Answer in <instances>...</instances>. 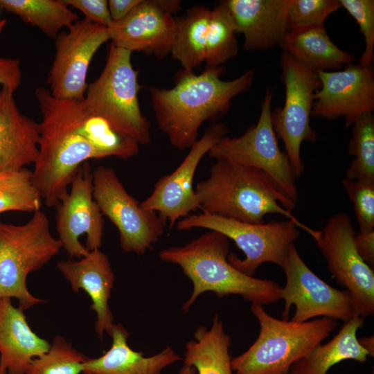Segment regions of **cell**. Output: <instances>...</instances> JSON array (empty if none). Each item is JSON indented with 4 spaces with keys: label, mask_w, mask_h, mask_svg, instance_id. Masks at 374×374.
Returning a JSON list of instances; mask_svg holds the SVG:
<instances>
[{
    "label": "cell",
    "mask_w": 374,
    "mask_h": 374,
    "mask_svg": "<svg viewBox=\"0 0 374 374\" xmlns=\"http://www.w3.org/2000/svg\"><path fill=\"white\" fill-rule=\"evenodd\" d=\"M358 341L361 346L366 349L371 357H373L374 355V338L372 337H364L361 339H358Z\"/></svg>",
    "instance_id": "cell-41"
},
{
    "label": "cell",
    "mask_w": 374,
    "mask_h": 374,
    "mask_svg": "<svg viewBox=\"0 0 374 374\" xmlns=\"http://www.w3.org/2000/svg\"><path fill=\"white\" fill-rule=\"evenodd\" d=\"M57 267L74 292L83 290L90 297L91 310L96 314L95 330L98 337L101 339L105 332L109 335L114 323L109 300L115 276L107 255L96 249L80 260H61Z\"/></svg>",
    "instance_id": "cell-20"
},
{
    "label": "cell",
    "mask_w": 374,
    "mask_h": 374,
    "mask_svg": "<svg viewBox=\"0 0 374 374\" xmlns=\"http://www.w3.org/2000/svg\"><path fill=\"white\" fill-rule=\"evenodd\" d=\"M229 132L228 126L222 123L208 127L178 167L157 180L151 194L140 203V206L157 212L165 222H169L170 227L199 209L193 188L195 172L204 156Z\"/></svg>",
    "instance_id": "cell-16"
},
{
    "label": "cell",
    "mask_w": 374,
    "mask_h": 374,
    "mask_svg": "<svg viewBox=\"0 0 374 374\" xmlns=\"http://www.w3.org/2000/svg\"><path fill=\"white\" fill-rule=\"evenodd\" d=\"M64 337H54L49 349L30 363L26 374H80L87 359Z\"/></svg>",
    "instance_id": "cell-32"
},
{
    "label": "cell",
    "mask_w": 374,
    "mask_h": 374,
    "mask_svg": "<svg viewBox=\"0 0 374 374\" xmlns=\"http://www.w3.org/2000/svg\"><path fill=\"white\" fill-rule=\"evenodd\" d=\"M272 98V91L267 89L258 122L241 136H224L208 154L215 160H228L261 170L284 196L296 204V178L286 153L278 145L271 123Z\"/></svg>",
    "instance_id": "cell-9"
},
{
    "label": "cell",
    "mask_w": 374,
    "mask_h": 374,
    "mask_svg": "<svg viewBox=\"0 0 374 374\" xmlns=\"http://www.w3.org/2000/svg\"><path fill=\"white\" fill-rule=\"evenodd\" d=\"M175 228L180 231L197 228L215 231L232 240L244 253V258L240 259L230 253L228 260L249 276H253L265 262L281 267L290 247L300 235L299 226L289 219L253 224L204 213L190 214L181 219L175 224Z\"/></svg>",
    "instance_id": "cell-8"
},
{
    "label": "cell",
    "mask_w": 374,
    "mask_h": 374,
    "mask_svg": "<svg viewBox=\"0 0 374 374\" xmlns=\"http://www.w3.org/2000/svg\"><path fill=\"white\" fill-rule=\"evenodd\" d=\"M251 310L259 323V335L245 352L231 359L233 374H287L338 324L328 317L304 322L278 319L258 303H251Z\"/></svg>",
    "instance_id": "cell-5"
},
{
    "label": "cell",
    "mask_w": 374,
    "mask_h": 374,
    "mask_svg": "<svg viewBox=\"0 0 374 374\" xmlns=\"http://www.w3.org/2000/svg\"><path fill=\"white\" fill-rule=\"evenodd\" d=\"M178 374H197L194 367L184 364Z\"/></svg>",
    "instance_id": "cell-42"
},
{
    "label": "cell",
    "mask_w": 374,
    "mask_h": 374,
    "mask_svg": "<svg viewBox=\"0 0 374 374\" xmlns=\"http://www.w3.org/2000/svg\"><path fill=\"white\" fill-rule=\"evenodd\" d=\"M142 0H109L108 8L113 22L126 17Z\"/></svg>",
    "instance_id": "cell-39"
},
{
    "label": "cell",
    "mask_w": 374,
    "mask_h": 374,
    "mask_svg": "<svg viewBox=\"0 0 374 374\" xmlns=\"http://www.w3.org/2000/svg\"><path fill=\"white\" fill-rule=\"evenodd\" d=\"M237 31L223 1L212 9L206 44V67H216L235 57L238 52Z\"/></svg>",
    "instance_id": "cell-29"
},
{
    "label": "cell",
    "mask_w": 374,
    "mask_h": 374,
    "mask_svg": "<svg viewBox=\"0 0 374 374\" xmlns=\"http://www.w3.org/2000/svg\"><path fill=\"white\" fill-rule=\"evenodd\" d=\"M21 69L18 59L0 57V85L14 92L19 87Z\"/></svg>",
    "instance_id": "cell-37"
},
{
    "label": "cell",
    "mask_w": 374,
    "mask_h": 374,
    "mask_svg": "<svg viewBox=\"0 0 374 374\" xmlns=\"http://www.w3.org/2000/svg\"><path fill=\"white\" fill-rule=\"evenodd\" d=\"M62 245L51 233L49 220L41 209L25 224L0 220V299H16L23 311L46 301L28 290V274L59 253Z\"/></svg>",
    "instance_id": "cell-6"
},
{
    "label": "cell",
    "mask_w": 374,
    "mask_h": 374,
    "mask_svg": "<svg viewBox=\"0 0 374 374\" xmlns=\"http://www.w3.org/2000/svg\"><path fill=\"white\" fill-rule=\"evenodd\" d=\"M159 5L167 12L173 15L180 10L181 2L177 0H157Z\"/></svg>",
    "instance_id": "cell-40"
},
{
    "label": "cell",
    "mask_w": 374,
    "mask_h": 374,
    "mask_svg": "<svg viewBox=\"0 0 374 374\" xmlns=\"http://www.w3.org/2000/svg\"><path fill=\"white\" fill-rule=\"evenodd\" d=\"M320 87L314 95L311 117L335 120L344 117L346 127L374 110L372 65L353 63L343 70L317 71Z\"/></svg>",
    "instance_id": "cell-17"
},
{
    "label": "cell",
    "mask_w": 374,
    "mask_h": 374,
    "mask_svg": "<svg viewBox=\"0 0 374 374\" xmlns=\"http://www.w3.org/2000/svg\"><path fill=\"white\" fill-rule=\"evenodd\" d=\"M93 195L103 215L117 228L125 252L143 255L164 232L165 222L155 211L144 210L126 190L114 169L93 170Z\"/></svg>",
    "instance_id": "cell-12"
},
{
    "label": "cell",
    "mask_w": 374,
    "mask_h": 374,
    "mask_svg": "<svg viewBox=\"0 0 374 374\" xmlns=\"http://www.w3.org/2000/svg\"><path fill=\"white\" fill-rule=\"evenodd\" d=\"M237 33L244 36L243 48L255 51L281 44L290 30L288 10L290 0L222 1Z\"/></svg>",
    "instance_id": "cell-19"
},
{
    "label": "cell",
    "mask_w": 374,
    "mask_h": 374,
    "mask_svg": "<svg viewBox=\"0 0 374 374\" xmlns=\"http://www.w3.org/2000/svg\"><path fill=\"white\" fill-rule=\"evenodd\" d=\"M364 318L353 317L327 344H319L307 355L296 362L287 374H327L335 364L345 360L366 362L369 355L358 341L357 330Z\"/></svg>",
    "instance_id": "cell-25"
},
{
    "label": "cell",
    "mask_w": 374,
    "mask_h": 374,
    "mask_svg": "<svg viewBox=\"0 0 374 374\" xmlns=\"http://www.w3.org/2000/svg\"><path fill=\"white\" fill-rule=\"evenodd\" d=\"M42 202L32 171L0 172V214L10 211L34 213L40 209Z\"/></svg>",
    "instance_id": "cell-30"
},
{
    "label": "cell",
    "mask_w": 374,
    "mask_h": 374,
    "mask_svg": "<svg viewBox=\"0 0 374 374\" xmlns=\"http://www.w3.org/2000/svg\"><path fill=\"white\" fill-rule=\"evenodd\" d=\"M108 40L107 28L85 19L61 31L55 38V58L47 79L52 96L60 100H84L90 62Z\"/></svg>",
    "instance_id": "cell-14"
},
{
    "label": "cell",
    "mask_w": 374,
    "mask_h": 374,
    "mask_svg": "<svg viewBox=\"0 0 374 374\" xmlns=\"http://www.w3.org/2000/svg\"><path fill=\"white\" fill-rule=\"evenodd\" d=\"M357 251L362 259L372 269L374 266V231L367 233L359 232L355 236Z\"/></svg>",
    "instance_id": "cell-38"
},
{
    "label": "cell",
    "mask_w": 374,
    "mask_h": 374,
    "mask_svg": "<svg viewBox=\"0 0 374 374\" xmlns=\"http://www.w3.org/2000/svg\"><path fill=\"white\" fill-rule=\"evenodd\" d=\"M0 8L54 39L79 19L64 0H0Z\"/></svg>",
    "instance_id": "cell-28"
},
{
    "label": "cell",
    "mask_w": 374,
    "mask_h": 374,
    "mask_svg": "<svg viewBox=\"0 0 374 374\" xmlns=\"http://www.w3.org/2000/svg\"><path fill=\"white\" fill-rule=\"evenodd\" d=\"M280 46L316 73L337 71L355 60L353 55L331 40L323 26L290 29Z\"/></svg>",
    "instance_id": "cell-24"
},
{
    "label": "cell",
    "mask_w": 374,
    "mask_h": 374,
    "mask_svg": "<svg viewBox=\"0 0 374 374\" xmlns=\"http://www.w3.org/2000/svg\"><path fill=\"white\" fill-rule=\"evenodd\" d=\"M109 335V349L99 357L87 358L82 364V374H161L181 359L170 346L149 357L134 350L127 343L130 334L121 323L113 326Z\"/></svg>",
    "instance_id": "cell-22"
},
{
    "label": "cell",
    "mask_w": 374,
    "mask_h": 374,
    "mask_svg": "<svg viewBox=\"0 0 374 374\" xmlns=\"http://www.w3.org/2000/svg\"><path fill=\"white\" fill-rule=\"evenodd\" d=\"M132 52L111 43L105 65L88 84L83 100L91 112L105 119L112 127L139 144L151 142V123L141 112L138 71L131 62Z\"/></svg>",
    "instance_id": "cell-7"
},
{
    "label": "cell",
    "mask_w": 374,
    "mask_h": 374,
    "mask_svg": "<svg viewBox=\"0 0 374 374\" xmlns=\"http://www.w3.org/2000/svg\"><path fill=\"white\" fill-rule=\"evenodd\" d=\"M35 94L42 120L33 180L45 205L55 207L79 168L89 159H104L98 145L96 116L83 100L57 99L44 87Z\"/></svg>",
    "instance_id": "cell-1"
},
{
    "label": "cell",
    "mask_w": 374,
    "mask_h": 374,
    "mask_svg": "<svg viewBox=\"0 0 374 374\" xmlns=\"http://www.w3.org/2000/svg\"><path fill=\"white\" fill-rule=\"evenodd\" d=\"M341 8L339 0H290V29L323 26L325 20Z\"/></svg>",
    "instance_id": "cell-33"
},
{
    "label": "cell",
    "mask_w": 374,
    "mask_h": 374,
    "mask_svg": "<svg viewBox=\"0 0 374 374\" xmlns=\"http://www.w3.org/2000/svg\"><path fill=\"white\" fill-rule=\"evenodd\" d=\"M0 374H8V373L3 367L0 366Z\"/></svg>",
    "instance_id": "cell-44"
},
{
    "label": "cell",
    "mask_w": 374,
    "mask_h": 374,
    "mask_svg": "<svg viewBox=\"0 0 374 374\" xmlns=\"http://www.w3.org/2000/svg\"><path fill=\"white\" fill-rule=\"evenodd\" d=\"M350 201L359 228V232L374 231V180L357 179L341 181Z\"/></svg>",
    "instance_id": "cell-34"
},
{
    "label": "cell",
    "mask_w": 374,
    "mask_h": 374,
    "mask_svg": "<svg viewBox=\"0 0 374 374\" xmlns=\"http://www.w3.org/2000/svg\"><path fill=\"white\" fill-rule=\"evenodd\" d=\"M24 312L11 299H0V366L8 374H26L30 362L51 345L30 328Z\"/></svg>",
    "instance_id": "cell-23"
},
{
    "label": "cell",
    "mask_w": 374,
    "mask_h": 374,
    "mask_svg": "<svg viewBox=\"0 0 374 374\" xmlns=\"http://www.w3.org/2000/svg\"><path fill=\"white\" fill-rule=\"evenodd\" d=\"M282 80L285 88V103L271 114L274 132L285 145L295 178L305 170L301 157L303 141L315 142L317 133L310 125L316 91L320 87L317 73L283 52L280 62Z\"/></svg>",
    "instance_id": "cell-10"
},
{
    "label": "cell",
    "mask_w": 374,
    "mask_h": 374,
    "mask_svg": "<svg viewBox=\"0 0 374 374\" xmlns=\"http://www.w3.org/2000/svg\"><path fill=\"white\" fill-rule=\"evenodd\" d=\"M175 28V18L162 9L157 0H142L107 30L115 46L163 59L171 52Z\"/></svg>",
    "instance_id": "cell-18"
},
{
    "label": "cell",
    "mask_w": 374,
    "mask_h": 374,
    "mask_svg": "<svg viewBox=\"0 0 374 374\" xmlns=\"http://www.w3.org/2000/svg\"><path fill=\"white\" fill-rule=\"evenodd\" d=\"M202 213L260 224L269 214H279L295 222L308 233L292 211L295 204L284 196L272 180L258 169L228 160H216L207 179L195 189Z\"/></svg>",
    "instance_id": "cell-4"
},
{
    "label": "cell",
    "mask_w": 374,
    "mask_h": 374,
    "mask_svg": "<svg viewBox=\"0 0 374 374\" xmlns=\"http://www.w3.org/2000/svg\"><path fill=\"white\" fill-rule=\"evenodd\" d=\"M14 93L0 90V172L34 164L39 154V123L20 112Z\"/></svg>",
    "instance_id": "cell-21"
},
{
    "label": "cell",
    "mask_w": 374,
    "mask_h": 374,
    "mask_svg": "<svg viewBox=\"0 0 374 374\" xmlns=\"http://www.w3.org/2000/svg\"><path fill=\"white\" fill-rule=\"evenodd\" d=\"M71 7L79 10L85 16V19L108 28L112 19L107 0H64Z\"/></svg>",
    "instance_id": "cell-36"
},
{
    "label": "cell",
    "mask_w": 374,
    "mask_h": 374,
    "mask_svg": "<svg viewBox=\"0 0 374 374\" xmlns=\"http://www.w3.org/2000/svg\"><path fill=\"white\" fill-rule=\"evenodd\" d=\"M348 154L354 157L346 172L348 180H374V116L363 115L353 125Z\"/></svg>",
    "instance_id": "cell-31"
},
{
    "label": "cell",
    "mask_w": 374,
    "mask_h": 374,
    "mask_svg": "<svg viewBox=\"0 0 374 374\" xmlns=\"http://www.w3.org/2000/svg\"><path fill=\"white\" fill-rule=\"evenodd\" d=\"M211 13L212 9L196 5L190 8L184 16L175 18V35L170 53L184 70L193 71L204 62Z\"/></svg>",
    "instance_id": "cell-27"
},
{
    "label": "cell",
    "mask_w": 374,
    "mask_h": 374,
    "mask_svg": "<svg viewBox=\"0 0 374 374\" xmlns=\"http://www.w3.org/2000/svg\"><path fill=\"white\" fill-rule=\"evenodd\" d=\"M70 186L55 206L56 229L66 253L82 258L100 248L104 228L103 215L93 195V171L88 162L79 168Z\"/></svg>",
    "instance_id": "cell-15"
},
{
    "label": "cell",
    "mask_w": 374,
    "mask_h": 374,
    "mask_svg": "<svg viewBox=\"0 0 374 374\" xmlns=\"http://www.w3.org/2000/svg\"><path fill=\"white\" fill-rule=\"evenodd\" d=\"M6 19H0V34L2 33L6 24Z\"/></svg>",
    "instance_id": "cell-43"
},
{
    "label": "cell",
    "mask_w": 374,
    "mask_h": 374,
    "mask_svg": "<svg viewBox=\"0 0 374 374\" xmlns=\"http://www.w3.org/2000/svg\"><path fill=\"white\" fill-rule=\"evenodd\" d=\"M343 7L356 21L362 34L365 48L359 64L372 65L374 48V1L373 0H339Z\"/></svg>",
    "instance_id": "cell-35"
},
{
    "label": "cell",
    "mask_w": 374,
    "mask_h": 374,
    "mask_svg": "<svg viewBox=\"0 0 374 374\" xmlns=\"http://www.w3.org/2000/svg\"><path fill=\"white\" fill-rule=\"evenodd\" d=\"M229 241L223 234L208 231L183 246L159 252L160 260L179 266L193 284L181 310L188 312L197 298L211 292L219 298L239 295L251 303L269 305L281 299V287L271 280L247 276L228 260Z\"/></svg>",
    "instance_id": "cell-3"
},
{
    "label": "cell",
    "mask_w": 374,
    "mask_h": 374,
    "mask_svg": "<svg viewBox=\"0 0 374 374\" xmlns=\"http://www.w3.org/2000/svg\"><path fill=\"white\" fill-rule=\"evenodd\" d=\"M224 72L222 66L206 67L200 74L182 69L175 74L172 88L149 87L157 125L175 148L190 149L202 123L225 114L232 100L251 87L255 76V71L249 70L224 80Z\"/></svg>",
    "instance_id": "cell-2"
},
{
    "label": "cell",
    "mask_w": 374,
    "mask_h": 374,
    "mask_svg": "<svg viewBox=\"0 0 374 374\" xmlns=\"http://www.w3.org/2000/svg\"><path fill=\"white\" fill-rule=\"evenodd\" d=\"M231 337L225 332L219 315L213 317L211 326H199L193 339L186 342L184 364L193 366L197 374H233L229 348Z\"/></svg>",
    "instance_id": "cell-26"
},
{
    "label": "cell",
    "mask_w": 374,
    "mask_h": 374,
    "mask_svg": "<svg viewBox=\"0 0 374 374\" xmlns=\"http://www.w3.org/2000/svg\"><path fill=\"white\" fill-rule=\"evenodd\" d=\"M280 267L286 278L285 285L280 290L285 301L283 319H288L292 305L295 312L291 320L296 322L321 317L346 323L355 316L350 294L330 286L316 275L301 258L294 244Z\"/></svg>",
    "instance_id": "cell-13"
},
{
    "label": "cell",
    "mask_w": 374,
    "mask_h": 374,
    "mask_svg": "<svg viewBox=\"0 0 374 374\" xmlns=\"http://www.w3.org/2000/svg\"><path fill=\"white\" fill-rule=\"evenodd\" d=\"M314 240L333 278L351 295L355 314L363 318L374 314V272L358 254L355 231L346 213L328 218L322 230L312 229Z\"/></svg>",
    "instance_id": "cell-11"
}]
</instances>
